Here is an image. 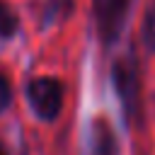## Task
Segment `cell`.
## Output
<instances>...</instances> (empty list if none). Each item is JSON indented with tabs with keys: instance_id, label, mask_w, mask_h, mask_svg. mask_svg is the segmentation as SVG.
<instances>
[{
	"instance_id": "2",
	"label": "cell",
	"mask_w": 155,
	"mask_h": 155,
	"mask_svg": "<svg viewBox=\"0 0 155 155\" xmlns=\"http://www.w3.org/2000/svg\"><path fill=\"white\" fill-rule=\"evenodd\" d=\"M128 0H92V12H94V24L104 44H111L126 19Z\"/></svg>"
},
{
	"instance_id": "8",
	"label": "cell",
	"mask_w": 155,
	"mask_h": 155,
	"mask_svg": "<svg viewBox=\"0 0 155 155\" xmlns=\"http://www.w3.org/2000/svg\"><path fill=\"white\" fill-rule=\"evenodd\" d=\"M10 99H12V90H10V82H7V78L5 75H0V111L10 104Z\"/></svg>"
},
{
	"instance_id": "6",
	"label": "cell",
	"mask_w": 155,
	"mask_h": 155,
	"mask_svg": "<svg viewBox=\"0 0 155 155\" xmlns=\"http://www.w3.org/2000/svg\"><path fill=\"white\" fill-rule=\"evenodd\" d=\"M143 39H145L148 48H153V51H155V0L150 2L148 15H145V24H143Z\"/></svg>"
},
{
	"instance_id": "5",
	"label": "cell",
	"mask_w": 155,
	"mask_h": 155,
	"mask_svg": "<svg viewBox=\"0 0 155 155\" xmlns=\"http://www.w3.org/2000/svg\"><path fill=\"white\" fill-rule=\"evenodd\" d=\"M17 31V17L12 15V10L0 2V39H7Z\"/></svg>"
},
{
	"instance_id": "4",
	"label": "cell",
	"mask_w": 155,
	"mask_h": 155,
	"mask_svg": "<svg viewBox=\"0 0 155 155\" xmlns=\"http://www.w3.org/2000/svg\"><path fill=\"white\" fill-rule=\"evenodd\" d=\"M92 155H116V138L107 119L92 124Z\"/></svg>"
},
{
	"instance_id": "1",
	"label": "cell",
	"mask_w": 155,
	"mask_h": 155,
	"mask_svg": "<svg viewBox=\"0 0 155 155\" xmlns=\"http://www.w3.org/2000/svg\"><path fill=\"white\" fill-rule=\"evenodd\" d=\"M29 102L31 109L41 116V119H56L63 104V87L58 80L53 78H36L29 82Z\"/></svg>"
},
{
	"instance_id": "3",
	"label": "cell",
	"mask_w": 155,
	"mask_h": 155,
	"mask_svg": "<svg viewBox=\"0 0 155 155\" xmlns=\"http://www.w3.org/2000/svg\"><path fill=\"white\" fill-rule=\"evenodd\" d=\"M114 87L124 102L126 114H133L138 107V68L131 56H124L114 63Z\"/></svg>"
},
{
	"instance_id": "7",
	"label": "cell",
	"mask_w": 155,
	"mask_h": 155,
	"mask_svg": "<svg viewBox=\"0 0 155 155\" xmlns=\"http://www.w3.org/2000/svg\"><path fill=\"white\" fill-rule=\"evenodd\" d=\"M70 12V0H48L46 5V19H61Z\"/></svg>"
},
{
	"instance_id": "9",
	"label": "cell",
	"mask_w": 155,
	"mask_h": 155,
	"mask_svg": "<svg viewBox=\"0 0 155 155\" xmlns=\"http://www.w3.org/2000/svg\"><path fill=\"white\" fill-rule=\"evenodd\" d=\"M0 155H7V153H5V148H2V145H0Z\"/></svg>"
}]
</instances>
